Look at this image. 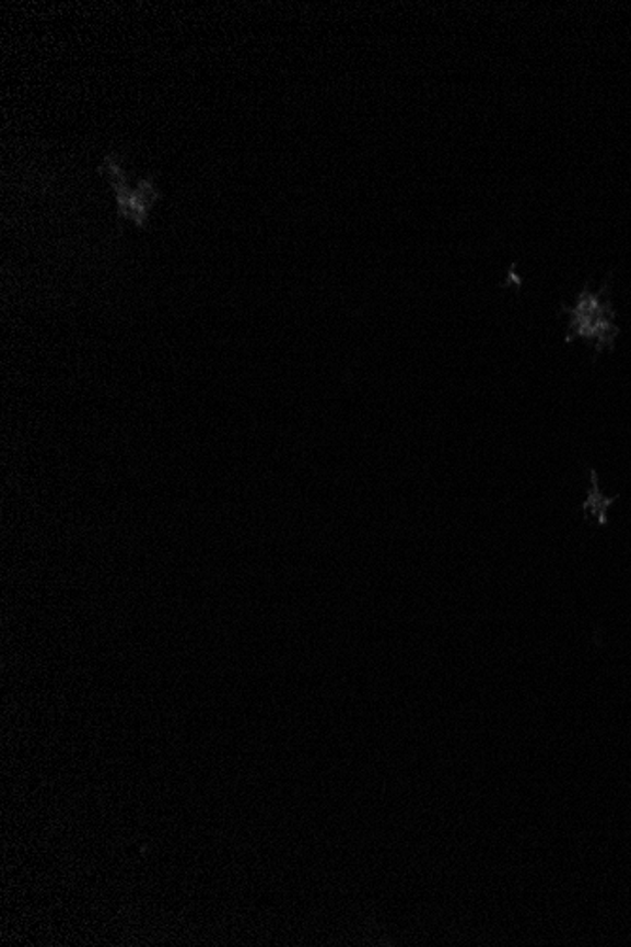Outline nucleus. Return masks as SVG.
Here are the masks:
<instances>
[{
    "label": "nucleus",
    "mask_w": 631,
    "mask_h": 947,
    "mask_svg": "<svg viewBox=\"0 0 631 947\" xmlns=\"http://www.w3.org/2000/svg\"><path fill=\"white\" fill-rule=\"evenodd\" d=\"M569 313L568 341L584 339L596 342L597 349H612L617 339L618 328L615 324V311L609 301H604L599 293L589 290L579 293L573 307L565 308Z\"/></svg>",
    "instance_id": "obj_1"
},
{
    "label": "nucleus",
    "mask_w": 631,
    "mask_h": 947,
    "mask_svg": "<svg viewBox=\"0 0 631 947\" xmlns=\"http://www.w3.org/2000/svg\"><path fill=\"white\" fill-rule=\"evenodd\" d=\"M106 175L110 176L112 186L116 189L118 196L119 210L124 217H129L135 222L142 225L147 220L148 209L152 204L153 199L157 197L150 182H140L139 188L129 189L124 180V175L119 171L118 163L108 157L105 163Z\"/></svg>",
    "instance_id": "obj_2"
}]
</instances>
